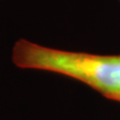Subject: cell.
I'll list each match as a JSON object with an SVG mask.
<instances>
[{
	"mask_svg": "<svg viewBox=\"0 0 120 120\" xmlns=\"http://www.w3.org/2000/svg\"><path fill=\"white\" fill-rule=\"evenodd\" d=\"M12 60L20 68L51 71L80 80L109 99L120 95V55L58 50L19 39Z\"/></svg>",
	"mask_w": 120,
	"mask_h": 120,
	"instance_id": "cell-1",
	"label": "cell"
},
{
	"mask_svg": "<svg viewBox=\"0 0 120 120\" xmlns=\"http://www.w3.org/2000/svg\"><path fill=\"white\" fill-rule=\"evenodd\" d=\"M112 100H115V101H119V102H120V95H118V96L114 97V98L112 99Z\"/></svg>",
	"mask_w": 120,
	"mask_h": 120,
	"instance_id": "cell-2",
	"label": "cell"
}]
</instances>
